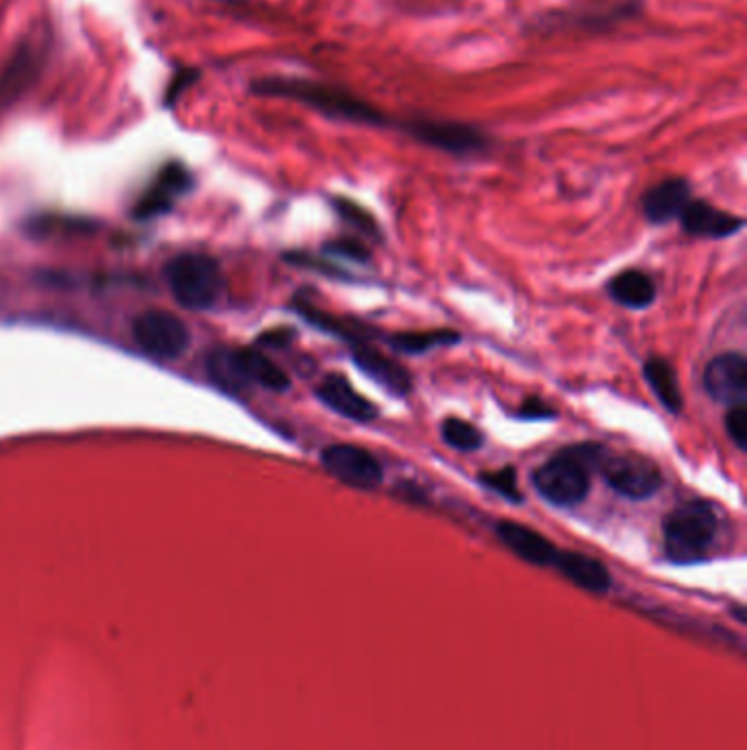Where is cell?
Segmentation results:
<instances>
[{
	"label": "cell",
	"instance_id": "obj_8",
	"mask_svg": "<svg viewBox=\"0 0 747 750\" xmlns=\"http://www.w3.org/2000/svg\"><path fill=\"white\" fill-rule=\"evenodd\" d=\"M132 333L145 353L161 360L180 358L191 342L189 328L166 310H148L139 314L132 323Z\"/></svg>",
	"mask_w": 747,
	"mask_h": 750
},
{
	"label": "cell",
	"instance_id": "obj_20",
	"mask_svg": "<svg viewBox=\"0 0 747 750\" xmlns=\"http://www.w3.org/2000/svg\"><path fill=\"white\" fill-rule=\"evenodd\" d=\"M643 376H645L649 389L654 391V396L660 400V404L665 407L668 413H673V416L682 413L684 396H682L677 373H675V369L668 360L660 358V356H652L643 367Z\"/></svg>",
	"mask_w": 747,
	"mask_h": 750
},
{
	"label": "cell",
	"instance_id": "obj_13",
	"mask_svg": "<svg viewBox=\"0 0 747 750\" xmlns=\"http://www.w3.org/2000/svg\"><path fill=\"white\" fill-rule=\"evenodd\" d=\"M316 398L332 409L333 413L346 417L357 423H369L375 421L380 411L377 407L366 400L362 393L355 391V387L349 382L346 376L342 373H330L323 378V382L316 387Z\"/></svg>",
	"mask_w": 747,
	"mask_h": 750
},
{
	"label": "cell",
	"instance_id": "obj_2",
	"mask_svg": "<svg viewBox=\"0 0 747 750\" xmlns=\"http://www.w3.org/2000/svg\"><path fill=\"white\" fill-rule=\"evenodd\" d=\"M607 454L609 452L600 443L562 448L533 472V486L551 504L575 507L589 494L592 472L600 470Z\"/></svg>",
	"mask_w": 747,
	"mask_h": 750
},
{
	"label": "cell",
	"instance_id": "obj_22",
	"mask_svg": "<svg viewBox=\"0 0 747 750\" xmlns=\"http://www.w3.org/2000/svg\"><path fill=\"white\" fill-rule=\"evenodd\" d=\"M189 184V176L182 167L173 166L165 169L157 184L150 189V193L145 196L143 204H141V211L145 216L150 213H159V211H165L166 207L173 202L171 198H175L184 187Z\"/></svg>",
	"mask_w": 747,
	"mask_h": 750
},
{
	"label": "cell",
	"instance_id": "obj_23",
	"mask_svg": "<svg viewBox=\"0 0 747 750\" xmlns=\"http://www.w3.org/2000/svg\"><path fill=\"white\" fill-rule=\"evenodd\" d=\"M441 437L450 448L461 452H474L485 443V434L474 423L461 417H447L441 423Z\"/></svg>",
	"mask_w": 747,
	"mask_h": 750
},
{
	"label": "cell",
	"instance_id": "obj_3",
	"mask_svg": "<svg viewBox=\"0 0 747 750\" xmlns=\"http://www.w3.org/2000/svg\"><path fill=\"white\" fill-rule=\"evenodd\" d=\"M719 529V518L708 500L693 499L677 504L665 520V556L673 564L701 562Z\"/></svg>",
	"mask_w": 747,
	"mask_h": 750
},
{
	"label": "cell",
	"instance_id": "obj_19",
	"mask_svg": "<svg viewBox=\"0 0 747 750\" xmlns=\"http://www.w3.org/2000/svg\"><path fill=\"white\" fill-rule=\"evenodd\" d=\"M609 297L629 310L649 308L656 301V281L643 270H623L607 283Z\"/></svg>",
	"mask_w": 747,
	"mask_h": 750
},
{
	"label": "cell",
	"instance_id": "obj_15",
	"mask_svg": "<svg viewBox=\"0 0 747 750\" xmlns=\"http://www.w3.org/2000/svg\"><path fill=\"white\" fill-rule=\"evenodd\" d=\"M690 202V184L686 178H666L643 196V213L652 224L677 220Z\"/></svg>",
	"mask_w": 747,
	"mask_h": 750
},
{
	"label": "cell",
	"instance_id": "obj_24",
	"mask_svg": "<svg viewBox=\"0 0 747 750\" xmlns=\"http://www.w3.org/2000/svg\"><path fill=\"white\" fill-rule=\"evenodd\" d=\"M333 209L340 216L342 222H346L351 229H355L364 238H382V231L373 218L371 211H366L362 204L353 202L351 198H335Z\"/></svg>",
	"mask_w": 747,
	"mask_h": 750
},
{
	"label": "cell",
	"instance_id": "obj_7",
	"mask_svg": "<svg viewBox=\"0 0 747 750\" xmlns=\"http://www.w3.org/2000/svg\"><path fill=\"white\" fill-rule=\"evenodd\" d=\"M321 463L346 488L353 490H375L384 481L382 463L366 450L353 443H333L321 452Z\"/></svg>",
	"mask_w": 747,
	"mask_h": 750
},
{
	"label": "cell",
	"instance_id": "obj_16",
	"mask_svg": "<svg viewBox=\"0 0 747 750\" xmlns=\"http://www.w3.org/2000/svg\"><path fill=\"white\" fill-rule=\"evenodd\" d=\"M231 364L233 371L238 373L240 380L244 382H252L256 387H263L267 391L274 393H283L290 389V378L287 373L274 362L270 360L265 353L256 351V349H238L231 356Z\"/></svg>",
	"mask_w": 747,
	"mask_h": 750
},
{
	"label": "cell",
	"instance_id": "obj_10",
	"mask_svg": "<svg viewBox=\"0 0 747 750\" xmlns=\"http://www.w3.org/2000/svg\"><path fill=\"white\" fill-rule=\"evenodd\" d=\"M706 393L726 407L747 402V358L741 351L719 353L704 369Z\"/></svg>",
	"mask_w": 747,
	"mask_h": 750
},
{
	"label": "cell",
	"instance_id": "obj_21",
	"mask_svg": "<svg viewBox=\"0 0 747 750\" xmlns=\"http://www.w3.org/2000/svg\"><path fill=\"white\" fill-rule=\"evenodd\" d=\"M461 340V333L454 330H425V332H400L388 336V344L404 356H421L436 347L456 344Z\"/></svg>",
	"mask_w": 747,
	"mask_h": 750
},
{
	"label": "cell",
	"instance_id": "obj_9",
	"mask_svg": "<svg viewBox=\"0 0 747 750\" xmlns=\"http://www.w3.org/2000/svg\"><path fill=\"white\" fill-rule=\"evenodd\" d=\"M640 13L638 0H587L568 4L548 16V24L555 29H583L605 31Z\"/></svg>",
	"mask_w": 747,
	"mask_h": 750
},
{
	"label": "cell",
	"instance_id": "obj_27",
	"mask_svg": "<svg viewBox=\"0 0 747 750\" xmlns=\"http://www.w3.org/2000/svg\"><path fill=\"white\" fill-rule=\"evenodd\" d=\"M325 252L330 254H337V257H346L351 261H369L371 259V250L366 249V244L362 240L355 238H340L325 244Z\"/></svg>",
	"mask_w": 747,
	"mask_h": 750
},
{
	"label": "cell",
	"instance_id": "obj_12",
	"mask_svg": "<svg viewBox=\"0 0 747 750\" xmlns=\"http://www.w3.org/2000/svg\"><path fill=\"white\" fill-rule=\"evenodd\" d=\"M496 536L513 556L533 567H553L559 553V549L546 536L522 522L499 520L496 522Z\"/></svg>",
	"mask_w": 747,
	"mask_h": 750
},
{
	"label": "cell",
	"instance_id": "obj_4",
	"mask_svg": "<svg viewBox=\"0 0 747 750\" xmlns=\"http://www.w3.org/2000/svg\"><path fill=\"white\" fill-rule=\"evenodd\" d=\"M166 283L175 301L189 310L211 308L224 290L220 263L213 257L198 252H186L169 261Z\"/></svg>",
	"mask_w": 747,
	"mask_h": 750
},
{
	"label": "cell",
	"instance_id": "obj_28",
	"mask_svg": "<svg viewBox=\"0 0 747 750\" xmlns=\"http://www.w3.org/2000/svg\"><path fill=\"white\" fill-rule=\"evenodd\" d=\"M517 416L522 417V419H553V417H557V411L553 409V407H548L544 400H539V398H528V400H524V404L519 407V411H517Z\"/></svg>",
	"mask_w": 747,
	"mask_h": 750
},
{
	"label": "cell",
	"instance_id": "obj_18",
	"mask_svg": "<svg viewBox=\"0 0 747 750\" xmlns=\"http://www.w3.org/2000/svg\"><path fill=\"white\" fill-rule=\"evenodd\" d=\"M38 67V51L31 44H20L0 71V103H11L24 94L36 82Z\"/></svg>",
	"mask_w": 747,
	"mask_h": 750
},
{
	"label": "cell",
	"instance_id": "obj_26",
	"mask_svg": "<svg viewBox=\"0 0 747 750\" xmlns=\"http://www.w3.org/2000/svg\"><path fill=\"white\" fill-rule=\"evenodd\" d=\"M726 432H728V437L733 439V443H735L739 450H746L747 402L728 407V413H726Z\"/></svg>",
	"mask_w": 747,
	"mask_h": 750
},
{
	"label": "cell",
	"instance_id": "obj_5",
	"mask_svg": "<svg viewBox=\"0 0 747 750\" xmlns=\"http://www.w3.org/2000/svg\"><path fill=\"white\" fill-rule=\"evenodd\" d=\"M404 130L418 143L454 157H472L489 148V137L472 123L447 119H411L404 123Z\"/></svg>",
	"mask_w": 747,
	"mask_h": 750
},
{
	"label": "cell",
	"instance_id": "obj_1",
	"mask_svg": "<svg viewBox=\"0 0 747 750\" xmlns=\"http://www.w3.org/2000/svg\"><path fill=\"white\" fill-rule=\"evenodd\" d=\"M250 90L261 97H279V99H292L299 101L323 117H330L335 121L346 123H360V126H386V117L382 110H377L366 99H360L357 94L330 86V83L303 80V78H261L250 83Z\"/></svg>",
	"mask_w": 747,
	"mask_h": 750
},
{
	"label": "cell",
	"instance_id": "obj_17",
	"mask_svg": "<svg viewBox=\"0 0 747 750\" xmlns=\"http://www.w3.org/2000/svg\"><path fill=\"white\" fill-rule=\"evenodd\" d=\"M553 567L568 580L587 592L603 594L612 586V576L603 562L579 551H559Z\"/></svg>",
	"mask_w": 747,
	"mask_h": 750
},
{
	"label": "cell",
	"instance_id": "obj_14",
	"mask_svg": "<svg viewBox=\"0 0 747 750\" xmlns=\"http://www.w3.org/2000/svg\"><path fill=\"white\" fill-rule=\"evenodd\" d=\"M682 227L693 238H708V240H721L739 233L746 222L741 216L728 213L724 209H717L704 200H690L682 216Z\"/></svg>",
	"mask_w": 747,
	"mask_h": 750
},
{
	"label": "cell",
	"instance_id": "obj_11",
	"mask_svg": "<svg viewBox=\"0 0 747 750\" xmlns=\"http://www.w3.org/2000/svg\"><path fill=\"white\" fill-rule=\"evenodd\" d=\"M349 347L355 367L371 380H375L380 387H384L391 396L406 398L413 391V378L408 369L400 360H393L386 353H382L373 344V340H355Z\"/></svg>",
	"mask_w": 747,
	"mask_h": 750
},
{
	"label": "cell",
	"instance_id": "obj_25",
	"mask_svg": "<svg viewBox=\"0 0 747 750\" xmlns=\"http://www.w3.org/2000/svg\"><path fill=\"white\" fill-rule=\"evenodd\" d=\"M478 481L492 490L494 494H498L504 500L508 502H522V492L517 488V472L515 468L506 466V468H499V470H492V472H481L478 474Z\"/></svg>",
	"mask_w": 747,
	"mask_h": 750
},
{
	"label": "cell",
	"instance_id": "obj_6",
	"mask_svg": "<svg viewBox=\"0 0 747 750\" xmlns=\"http://www.w3.org/2000/svg\"><path fill=\"white\" fill-rule=\"evenodd\" d=\"M600 474L616 494L629 500L649 499L665 483L660 468L638 454H607Z\"/></svg>",
	"mask_w": 747,
	"mask_h": 750
}]
</instances>
